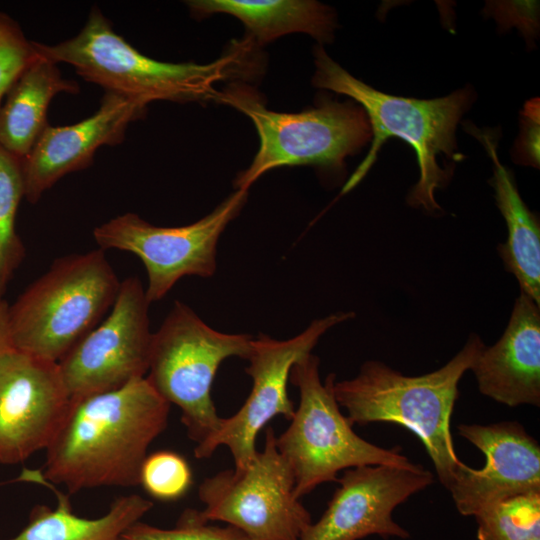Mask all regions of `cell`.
<instances>
[{"label": "cell", "mask_w": 540, "mask_h": 540, "mask_svg": "<svg viewBox=\"0 0 540 540\" xmlns=\"http://www.w3.org/2000/svg\"><path fill=\"white\" fill-rule=\"evenodd\" d=\"M352 312H337L315 319L303 332L287 340L260 334L251 343L245 372L252 379L249 396L232 416L222 418L218 430L196 445L194 455L208 458L219 446L232 454L235 468L246 466L256 455L258 433L276 416L287 420L295 408L288 396L287 383L293 365L310 354L321 336L333 326L353 318Z\"/></svg>", "instance_id": "8fae6325"}, {"label": "cell", "mask_w": 540, "mask_h": 540, "mask_svg": "<svg viewBox=\"0 0 540 540\" xmlns=\"http://www.w3.org/2000/svg\"><path fill=\"white\" fill-rule=\"evenodd\" d=\"M8 309V302L5 299L0 300V356L14 349L9 330Z\"/></svg>", "instance_id": "83f0119b"}, {"label": "cell", "mask_w": 540, "mask_h": 540, "mask_svg": "<svg viewBox=\"0 0 540 540\" xmlns=\"http://www.w3.org/2000/svg\"><path fill=\"white\" fill-rule=\"evenodd\" d=\"M218 103L249 117L260 146L250 166L234 181L246 190L267 171L282 166L311 165L338 170L346 157L356 154L372 139L363 108L353 101L329 98L299 113L269 110L260 93L243 83H230L219 92Z\"/></svg>", "instance_id": "8992f818"}, {"label": "cell", "mask_w": 540, "mask_h": 540, "mask_svg": "<svg viewBox=\"0 0 540 540\" xmlns=\"http://www.w3.org/2000/svg\"><path fill=\"white\" fill-rule=\"evenodd\" d=\"M35 46L43 58L71 65L79 76L105 92L125 95L146 105L158 100L217 102L220 90L215 85L243 73L255 48L245 38L207 64L155 60L114 32L97 7L92 8L86 24L73 38L55 45L35 42Z\"/></svg>", "instance_id": "7a4b0ae2"}, {"label": "cell", "mask_w": 540, "mask_h": 540, "mask_svg": "<svg viewBox=\"0 0 540 540\" xmlns=\"http://www.w3.org/2000/svg\"><path fill=\"white\" fill-rule=\"evenodd\" d=\"M531 540H540V537H536V538L531 539Z\"/></svg>", "instance_id": "f1b7e54d"}, {"label": "cell", "mask_w": 540, "mask_h": 540, "mask_svg": "<svg viewBox=\"0 0 540 540\" xmlns=\"http://www.w3.org/2000/svg\"><path fill=\"white\" fill-rule=\"evenodd\" d=\"M477 334L443 367L419 376H406L387 364L366 361L352 379L336 381L333 392L354 424L391 423L414 433L425 447L439 481L449 490L465 464L457 456L451 416L458 384L484 348Z\"/></svg>", "instance_id": "3957f363"}, {"label": "cell", "mask_w": 540, "mask_h": 540, "mask_svg": "<svg viewBox=\"0 0 540 540\" xmlns=\"http://www.w3.org/2000/svg\"><path fill=\"white\" fill-rule=\"evenodd\" d=\"M122 540H250L240 530L232 527L209 525L198 519L195 510H185L177 525L162 529L138 521L122 535Z\"/></svg>", "instance_id": "d4e9b609"}, {"label": "cell", "mask_w": 540, "mask_h": 540, "mask_svg": "<svg viewBox=\"0 0 540 540\" xmlns=\"http://www.w3.org/2000/svg\"><path fill=\"white\" fill-rule=\"evenodd\" d=\"M468 131L483 144L493 163L490 184L508 230L506 242L498 246L499 255L505 269L516 277L521 292L540 305L539 221L522 200L511 171L498 158L495 132L474 125H469Z\"/></svg>", "instance_id": "ac0fdd59"}, {"label": "cell", "mask_w": 540, "mask_h": 540, "mask_svg": "<svg viewBox=\"0 0 540 540\" xmlns=\"http://www.w3.org/2000/svg\"><path fill=\"white\" fill-rule=\"evenodd\" d=\"M39 58L35 42L26 38L15 20L0 12V105L14 82Z\"/></svg>", "instance_id": "484cf974"}, {"label": "cell", "mask_w": 540, "mask_h": 540, "mask_svg": "<svg viewBox=\"0 0 540 540\" xmlns=\"http://www.w3.org/2000/svg\"><path fill=\"white\" fill-rule=\"evenodd\" d=\"M147 105L125 95L105 92L99 109L73 125H48L22 160L25 194L31 204L65 175L93 162L100 146L124 140L128 125L146 114Z\"/></svg>", "instance_id": "2e32d148"}, {"label": "cell", "mask_w": 540, "mask_h": 540, "mask_svg": "<svg viewBox=\"0 0 540 540\" xmlns=\"http://www.w3.org/2000/svg\"><path fill=\"white\" fill-rule=\"evenodd\" d=\"M79 90L77 82L62 77L57 64L40 55L0 105V147L23 160L49 125L47 110L54 96Z\"/></svg>", "instance_id": "ffe728a7"}, {"label": "cell", "mask_w": 540, "mask_h": 540, "mask_svg": "<svg viewBox=\"0 0 540 540\" xmlns=\"http://www.w3.org/2000/svg\"><path fill=\"white\" fill-rule=\"evenodd\" d=\"M294 477L276 447L272 427L265 432L262 451L242 468L205 478L195 510L199 520L222 521L250 540H299L312 523L309 511L294 493Z\"/></svg>", "instance_id": "9c48e42d"}, {"label": "cell", "mask_w": 540, "mask_h": 540, "mask_svg": "<svg viewBox=\"0 0 540 540\" xmlns=\"http://www.w3.org/2000/svg\"><path fill=\"white\" fill-rule=\"evenodd\" d=\"M186 3L197 18L214 13L238 18L255 45L296 32L312 36L321 45L333 40L336 29L335 13L312 0H192Z\"/></svg>", "instance_id": "d6986e66"}, {"label": "cell", "mask_w": 540, "mask_h": 540, "mask_svg": "<svg viewBox=\"0 0 540 540\" xmlns=\"http://www.w3.org/2000/svg\"><path fill=\"white\" fill-rule=\"evenodd\" d=\"M248 191L236 189L210 214L180 227L154 226L137 214L119 215L93 230L102 250L117 249L143 262L149 303L161 300L185 276L211 277L220 235L243 208Z\"/></svg>", "instance_id": "30bf717a"}, {"label": "cell", "mask_w": 540, "mask_h": 540, "mask_svg": "<svg viewBox=\"0 0 540 540\" xmlns=\"http://www.w3.org/2000/svg\"><path fill=\"white\" fill-rule=\"evenodd\" d=\"M252 336L216 331L186 304L176 301L153 333L145 376L156 392L181 411V421L196 445L222 422L211 389L220 364L229 357L246 359Z\"/></svg>", "instance_id": "ba28073f"}, {"label": "cell", "mask_w": 540, "mask_h": 540, "mask_svg": "<svg viewBox=\"0 0 540 540\" xmlns=\"http://www.w3.org/2000/svg\"><path fill=\"white\" fill-rule=\"evenodd\" d=\"M169 410L146 377L71 400L46 449L42 478L70 493L139 485L142 463L167 427Z\"/></svg>", "instance_id": "6da1fadb"}, {"label": "cell", "mask_w": 540, "mask_h": 540, "mask_svg": "<svg viewBox=\"0 0 540 540\" xmlns=\"http://www.w3.org/2000/svg\"><path fill=\"white\" fill-rule=\"evenodd\" d=\"M71 398L58 363L11 349L0 356V463L15 465L47 449Z\"/></svg>", "instance_id": "5bb4252c"}, {"label": "cell", "mask_w": 540, "mask_h": 540, "mask_svg": "<svg viewBox=\"0 0 540 540\" xmlns=\"http://www.w3.org/2000/svg\"><path fill=\"white\" fill-rule=\"evenodd\" d=\"M328 506L299 540H359L371 535L407 539L393 511L434 483L422 465H365L344 470Z\"/></svg>", "instance_id": "4fadbf2b"}, {"label": "cell", "mask_w": 540, "mask_h": 540, "mask_svg": "<svg viewBox=\"0 0 540 540\" xmlns=\"http://www.w3.org/2000/svg\"><path fill=\"white\" fill-rule=\"evenodd\" d=\"M478 540L540 537V493L510 497L475 516Z\"/></svg>", "instance_id": "603a6c76"}, {"label": "cell", "mask_w": 540, "mask_h": 540, "mask_svg": "<svg viewBox=\"0 0 540 540\" xmlns=\"http://www.w3.org/2000/svg\"><path fill=\"white\" fill-rule=\"evenodd\" d=\"M25 194L22 159L0 147V300L25 257L16 214Z\"/></svg>", "instance_id": "7402d4cb"}, {"label": "cell", "mask_w": 540, "mask_h": 540, "mask_svg": "<svg viewBox=\"0 0 540 540\" xmlns=\"http://www.w3.org/2000/svg\"><path fill=\"white\" fill-rule=\"evenodd\" d=\"M192 481V471L187 460L169 450L147 455L139 474V485L151 497L167 502L183 497Z\"/></svg>", "instance_id": "cb8c5ba5"}, {"label": "cell", "mask_w": 540, "mask_h": 540, "mask_svg": "<svg viewBox=\"0 0 540 540\" xmlns=\"http://www.w3.org/2000/svg\"><path fill=\"white\" fill-rule=\"evenodd\" d=\"M314 58L313 85L352 98L365 111L372 130L370 150L342 192L361 181L389 137H398L414 149L420 172L408 195V204L427 212L441 211L435 190L447 183L452 171L440 167L438 159H463L457 149L456 128L473 101L472 90L465 88L429 100L389 95L352 76L327 55L322 45L314 48Z\"/></svg>", "instance_id": "277c9868"}, {"label": "cell", "mask_w": 540, "mask_h": 540, "mask_svg": "<svg viewBox=\"0 0 540 540\" xmlns=\"http://www.w3.org/2000/svg\"><path fill=\"white\" fill-rule=\"evenodd\" d=\"M120 283L100 248L56 259L9 305L13 348L59 363L112 308Z\"/></svg>", "instance_id": "5b68a950"}, {"label": "cell", "mask_w": 540, "mask_h": 540, "mask_svg": "<svg viewBox=\"0 0 540 540\" xmlns=\"http://www.w3.org/2000/svg\"><path fill=\"white\" fill-rule=\"evenodd\" d=\"M149 304L136 276L120 283L107 318L58 363L71 400L111 391L146 376L153 335Z\"/></svg>", "instance_id": "7c38bea8"}, {"label": "cell", "mask_w": 540, "mask_h": 540, "mask_svg": "<svg viewBox=\"0 0 540 540\" xmlns=\"http://www.w3.org/2000/svg\"><path fill=\"white\" fill-rule=\"evenodd\" d=\"M37 474L35 481L56 494L57 506L55 509L43 504L34 506L25 527L8 540H122L124 532L153 507L150 500L128 494L114 499L102 516L81 517L73 512L68 495Z\"/></svg>", "instance_id": "44dd1931"}, {"label": "cell", "mask_w": 540, "mask_h": 540, "mask_svg": "<svg viewBox=\"0 0 540 540\" xmlns=\"http://www.w3.org/2000/svg\"><path fill=\"white\" fill-rule=\"evenodd\" d=\"M521 117V132L514 156L523 165L539 166V101L526 103Z\"/></svg>", "instance_id": "4316f807"}, {"label": "cell", "mask_w": 540, "mask_h": 540, "mask_svg": "<svg viewBox=\"0 0 540 540\" xmlns=\"http://www.w3.org/2000/svg\"><path fill=\"white\" fill-rule=\"evenodd\" d=\"M479 392L508 407L540 406V307L520 292L501 338L471 369Z\"/></svg>", "instance_id": "e0dca14e"}, {"label": "cell", "mask_w": 540, "mask_h": 540, "mask_svg": "<svg viewBox=\"0 0 540 540\" xmlns=\"http://www.w3.org/2000/svg\"><path fill=\"white\" fill-rule=\"evenodd\" d=\"M320 359L310 353L297 361L290 381L299 389V405L286 430L276 437V447L294 477L298 499L317 486L337 481L338 474L365 465L411 466L401 448H384L368 442L353 430L336 401L334 373L322 382Z\"/></svg>", "instance_id": "52a82bcc"}, {"label": "cell", "mask_w": 540, "mask_h": 540, "mask_svg": "<svg viewBox=\"0 0 540 540\" xmlns=\"http://www.w3.org/2000/svg\"><path fill=\"white\" fill-rule=\"evenodd\" d=\"M458 432L486 459L481 469L464 464L448 490L461 515L475 517L510 497L540 493V445L521 423H463Z\"/></svg>", "instance_id": "9a60e30c"}]
</instances>
